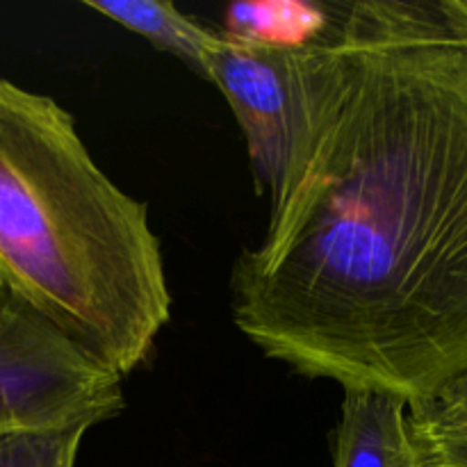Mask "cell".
I'll return each instance as SVG.
<instances>
[{
    "label": "cell",
    "mask_w": 467,
    "mask_h": 467,
    "mask_svg": "<svg viewBox=\"0 0 467 467\" xmlns=\"http://www.w3.org/2000/svg\"><path fill=\"white\" fill-rule=\"evenodd\" d=\"M231 317L306 379L427 401L467 377V39L450 0L340 5L317 132Z\"/></svg>",
    "instance_id": "obj_1"
},
{
    "label": "cell",
    "mask_w": 467,
    "mask_h": 467,
    "mask_svg": "<svg viewBox=\"0 0 467 467\" xmlns=\"http://www.w3.org/2000/svg\"><path fill=\"white\" fill-rule=\"evenodd\" d=\"M0 292L126 379L171 319L149 205L91 158L53 96L0 78Z\"/></svg>",
    "instance_id": "obj_2"
},
{
    "label": "cell",
    "mask_w": 467,
    "mask_h": 467,
    "mask_svg": "<svg viewBox=\"0 0 467 467\" xmlns=\"http://www.w3.org/2000/svg\"><path fill=\"white\" fill-rule=\"evenodd\" d=\"M333 23L304 44H267L217 32L205 80L226 99L246 141L255 190L269 205L308 150L336 76Z\"/></svg>",
    "instance_id": "obj_3"
},
{
    "label": "cell",
    "mask_w": 467,
    "mask_h": 467,
    "mask_svg": "<svg viewBox=\"0 0 467 467\" xmlns=\"http://www.w3.org/2000/svg\"><path fill=\"white\" fill-rule=\"evenodd\" d=\"M123 409L117 372L0 292V433L94 429Z\"/></svg>",
    "instance_id": "obj_4"
},
{
    "label": "cell",
    "mask_w": 467,
    "mask_h": 467,
    "mask_svg": "<svg viewBox=\"0 0 467 467\" xmlns=\"http://www.w3.org/2000/svg\"><path fill=\"white\" fill-rule=\"evenodd\" d=\"M340 422L333 433L336 467H422L401 397L368 388H342Z\"/></svg>",
    "instance_id": "obj_5"
},
{
    "label": "cell",
    "mask_w": 467,
    "mask_h": 467,
    "mask_svg": "<svg viewBox=\"0 0 467 467\" xmlns=\"http://www.w3.org/2000/svg\"><path fill=\"white\" fill-rule=\"evenodd\" d=\"M85 7L103 14L126 30L144 36L153 48L185 62L205 78V59L217 39V30L201 26L173 3L164 0H85Z\"/></svg>",
    "instance_id": "obj_6"
},
{
    "label": "cell",
    "mask_w": 467,
    "mask_h": 467,
    "mask_svg": "<svg viewBox=\"0 0 467 467\" xmlns=\"http://www.w3.org/2000/svg\"><path fill=\"white\" fill-rule=\"evenodd\" d=\"M337 5L235 3L223 14V35L267 44H304L333 23Z\"/></svg>",
    "instance_id": "obj_7"
},
{
    "label": "cell",
    "mask_w": 467,
    "mask_h": 467,
    "mask_svg": "<svg viewBox=\"0 0 467 467\" xmlns=\"http://www.w3.org/2000/svg\"><path fill=\"white\" fill-rule=\"evenodd\" d=\"M89 427L0 433V467H76Z\"/></svg>",
    "instance_id": "obj_8"
},
{
    "label": "cell",
    "mask_w": 467,
    "mask_h": 467,
    "mask_svg": "<svg viewBox=\"0 0 467 467\" xmlns=\"http://www.w3.org/2000/svg\"><path fill=\"white\" fill-rule=\"evenodd\" d=\"M409 427L422 467H467V420L409 406Z\"/></svg>",
    "instance_id": "obj_9"
},
{
    "label": "cell",
    "mask_w": 467,
    "mask_h": 467,
    "mask_svg": "<svg viewBox=\"0 0 467 467\" xmlns=\"http://www.w3.org/2000/svg\"><path fill=\"white\" fill-rule=\"evenodd\" d=\"M415 406H424V409H429L436 415H442V418L467 420V377L447 386L445 390H441L431 400L420 401Z\"/></svg>",
    "instance_id": "obj_10"
},
{
    "label": "cell",
    "mask_w": 467,
    "mask_h": 467,
    "mask_svg": "<svg viewBox=\"0 0 467 467\" xmlns=\"http://www.w3.org/2000/svg\"><path fill=\"white\" fill-rule=\"evenodd\" d=\"M451 9H454L456 18H459V26L461 30L465 32V39H467V0H450Z\"/></svg>",
    "instance_id": "obj_11"
}]
</instances>
